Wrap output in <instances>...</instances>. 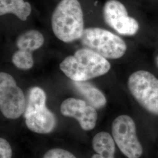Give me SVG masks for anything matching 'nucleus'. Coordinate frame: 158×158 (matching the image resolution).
Here are the masks:
<instances>
[{"instance_id":"2eb2a0df","label":"nucleus","mask_w":158,"mask_h":158,"mask_svg":"<svg viewBox=\"0 0 158 158\" xmlns=\"http://www.w3.org/2000/svg\"><path fill=\"white\" fill-rule=\"evenodd\" d=\"M44 158H76L72 153L60 148L52 149L46 153Z\"/></svg>"},{"instance_id":"ddd939ff","label":"nucleus","mask_w":158,"mask_h":158,"mask_svg":"<svg viewBox=\"0 0 158 158\" xmlns=\"http://www.w3.org/2000/svg\"><path fill=\"white\" fill-rule=\"evenodd\" d=\"M45 41L44 35L36 30H29L20 35L16 40L18 49L32 52L43 45Z\"/></svg>"},{"instance_id":"39448f33","label":"nucleus","mask_w":158,"mask_h":158,"mask_svg":"<svg viewBox=\"0 0 158 158\" xmlns=\"http://www.w3.org/2000/svg\"><path fill=\"white\" fill-rule=\"evenodd\" d=\"M114 140L119 150L128 158H139L143 148L136 135L134 121L127 115L118 116L112 124Z\"/></svg>"},{"instance_id":"f03ea898","label":"nucleus","mask_w":158,"mask_h":158,"mask_svg":"<svg viewBox=\"0 0 158 158\" xmlns=\"http://www.w3.org/2000/svg\"><path fill=\"white\" fill-rule=\"evenodd\" d=\"M52 27L57 38L64 42L80 40L85 28L83 13L78 0H62L54 10Z\"/></svg>"},{"instance_id":"20e7f679","label":"nucleus","mask_w":158,"mask_h":158,"mask_svg":"<svg viewBox=\"0 0 158 158\" xmlns=\"http://www.w3.org/2000/svg\"><path fill=\"white\" fill-rule=\"evenodd\" d=\"M131 94L148 112L158 115V79L145 70L132 74L128 80Z\"/></svg>"},{"instance_id":"9b49d317","label":"nucleus","mask_w":158,"mask_h":158,"mask_svg":"<svg viewBox=\"0 0 158 158\" xmlns=\"http://www.w3.org/2000/svg\"><path fill=\"white\" fill-rule=\"evenodd\" d=\"M74 87L96 109L104 107L107 103L104 94L98 89L85 81H74Z\"/></svg>"},{"instance_id":"6e6552de","label":"nucleus","mask_w":158,"mask_h":158,"mask_svg":"<svg viewBox=\"0 0 158 158\" xmlns=\"http://www.w3.org/2000/svg\"><path fill=\"white\" fill-rule=\"evenodd\" d=\"M24 117L29 129L38 134L49 133L56 124L54 114L46 106V100H34L29 102Z\"/></svg>"},{"instance_id":"423d86ee","label":"nucleus","mask_w":158,"mask_h":158,"mask_svg":"<svg viewBox=\"0 0 158 158\" xmlns=\"http://www.w3.org/2000/svg\"><path fill=\"white\" fill-rule=\"evenodd\" d=\"M26 101L21 89L14 77L5 72L0 73V109L6 118H19L26 109Z\"/></svg>"},{"instance_id":"0eeeda50","label":"nucleus","mask_w":158,"mask_h":158,"mask_svg":"<svg viewBox=\"0 0 158 158\" xmlns=\"http://www.w3.org/2000/svg\"><path fill=\"white\" fill-rule=\"evenodd\" d=\"M103 16L108 25L120 35L132 36L139 29V23L128 16L126 7L117 0H109L105 4Z\"/></svg>"},{"instance_id":"dca6fc26","label":"nucleus","mask_w":158,"mask_h":158,"mask_svg":"<svg viewBox=\"0 0 158 158\" xmlns=\"http://www.w3.org/2000/svg\"><path fill=\"white\" fill-rule=\"evenodd\" d=\"M12 149L10 143L4 138L0 139V158H11Z\"/></svg>"},{"instance_id":"f257e3e1","label":"nucleus","mask_w":158,"mask_h":158,"mask_svg":"<svg viewBox=\"0 0 158 158\" xmlns=\"http://www.w3.org/2000/svg\"><path fill=\"white\" fill-rule=\"evenodd\" d=\"M60 69L74 81H85L107 73L111 64L106 58L85 48L66 57L60 64Z\"/></svg>"},{"instance_id":"f3484780","label":"nucleus","mask_w":158,"mask_h":158,"mask_svg":"<svg viewBox=\"0 0 158 158\" xmlns=\"http://www.w3.org/2000/svg\"><path fill=\"white\" fill-rule=\"evenodd\" d=\"M156 66H157V67L158 68V55L156 57Z\"/></svg>"},{"instance_id":"1a4fd4ad","label":"nucleus","mask_w":158,"mask_h":158,"mask_svg":"<svg viewBox=\"0 0 158 158\" xmlns=\"http://www.w3.org/2000/svg\"><path fill=\"white\" fill-rule=\"evenodd\" d=\"M60 111L64 116L77 119L81 128L85 131L93 130L96 126L97 113L96 108L85 102L74 98H69L63 101Z\"/></svg>"},{"instance_id":"4468645a","label":"nucleus","mask_w":158,"mask_h":158,"mask_svg":"<svg viewBox=\"0 0 158 158\" xmlns=\"http://www.w3.org/2000/svg\"><path fill=\"white\" fill-rule=\"evenodd\" d=\"M12 61L17 68L21 70H29L34 66V59L31 52L18 49L14 53Z\"/></svg>"},{"instance_id":"7ed1b4c3","label":"nucleus","mask_w":158,"mask_h":158,"mask_svg":"<svg viewBox=\"0 0 158 158\" xmlns=\"http://www.w3.org/2000/svg\"><path fill=\"white\" fill-rule=\"evenodd\" d=\"M83 45L107 59H117L123 56L127 49L124 40L106 29H85L81 38Z\"/></svg>"},{"instance_id":"f8f14e48","label":"nucleus","mask_w":158,"mask_h":158,"mask_svg":"<svg viewBox=\"0 0 158 158\" xmlns=\"http://www.w3.org/2000/svg\"><path fill=\"white\" fill-rule=\"evenodd\" d=\"M31 6L23 0H0V15L13 14L19 19L26 21L31 13Z\"/></svg>"},{"instance_id":"9d476101","label":"nucleus","mask_w":158,"mask_h":158,"mask_svg":"<svg viewBox=\"0 0 158 158\" xmlns=\"http://www.w3.org/2000/svg\"><path fill=\"white\" fill-rule=\"evenodd\" d=\"M113 137L106 132L97 134L92 141L93 148L96 152L91 158H114L115 142Z\"/></svg>"}]
</instances>
